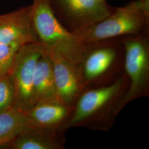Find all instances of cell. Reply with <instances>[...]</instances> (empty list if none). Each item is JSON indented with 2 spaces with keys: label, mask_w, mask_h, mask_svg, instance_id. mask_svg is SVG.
Here are the masks:
<instances>
[{
  "label": "cell",
  "mask_w": 149,
  "mask_h": 149,
  "mask_svg": "<svg viewBox=\"0 0 149 149\" xmlns=\"http://www.w3.org/2000/svg\"><path fill=\"white\" fill-rule=\"evenodd\" d=\"M123 41L129 87L118 104V114L130 102L149 96V33L123 37Z\"/></svg>",
  "instance_id": "cell-5"
},
{
  "label": "cell",
  "mask_w": 149,
  "mask_h": 149,
  "mask_svg": "<svg viewBox=\"0 0 149 149\" xmlns=\"http://www.w3.org/2000/svg\"><path fill=\"white\" fill-rule=\"evenodd\" d=\"M149 0H136L116 8L104 19L76 33L90 43L149 33Z\"/></svg>",
  "instance_id": "cell-4"
},
{
  "label": "cell",
  "mask_w": 149,
  "mask_h": 149,
  "mask_svg": "<svg viewBox=\"0 0 149 149\" xmlns=\"http://www.w3.org/2000/svg\"><path fill=\"white\" fill-rule=\"evenodd\" d=\"M33 95L35 104L42 102L59 100L52 65L45 52L38 59L36 65L33 84Z\"/></svg>",
  "instance_id": "cell-12"
},
{
  "label": "cell",
  "mask_w": 149,
  "mask_h": 149,
  "mask_svg": "<svg viewBox=\"0 0 149 149\" xmlns=\"http://www.w3.org/2000/svg\"><path fill=\"white\" fill-rule=\"evenodd\" d=\"M32 7L34 27L45 52L59 54L77 65L86 43L76 33L61 24L51 10L48 0H33Z\"/></svg>",
  "instance_id": "cell-3"
},
{
  "label": "cell",
  "mask_w": 149,
  "mask_h": 149,
  "mask_svg": "<svg viewBox=\"0 0 149 149\" xmlns=\"http://www.w3.org/2000/svg\"><path fill=\"white\" fill-rule=\"evenodd\" d=\"M54 15L71 32L77 33L106 18L116 9L105 0H48Z\"/></svg>",
  "instance_id": "cell-6"
},
{
  "label": "cell",
  "mask_w": 149,
  "mask_h": 149,
  "mask_svg": "<svg viewBox=\"0 0 149 149\" xmlns=\"http://www.w3.org/2000/svg\"><path fill=\"white\" fill-rule=\"evenodd\" d=\"M39 42L29 43L21 46L16 54L10 74L15 90L14 106L22 111L35 105L33 95V84L36 65L44 53Z\"/></svg>",
  "instance_id": "cell-7"
},
{
  "label": "cell",
  "mask_w": 149,
  "mask_h": 149,
  "mask_svg": "<svg viewBox=\"0 0 149 149\" xmlns=\"http://www.w3.org/2000/svg\"><path fill=\"white\" fill-rule=\"evenodd\" d=\"M21 46L0 43V77L11 73L16 54Z\"/></svg>",
  "instance_id": "cell-15"
},
{
  "label": "cell",
  "mask_w": 149,
  "mask_h": 149,
  "mask_svg": "<svg viewBox=\"0 0 149 149\" xmlns=\"http://www.w3.org/2000/svg\"><path fill=\"white\" fill-rule=\"evenodd\" d=\"M15 86L10 74L0 77V113L14 106Z\"/></svg>",
  "instance_id": "cell-14"
},
{
  "label": "cell",
  "mask_w": 149,
  "mask_h": 149,
  "mask_svg": "<svg viewBox=\"0 0 149 149\" xmlns=\"http://www.w3.org/2000/svg\"><path fill=\"white\" fill-rule=\"evenodd\" d=\"M128 87V77L123 72L108 85L85 89L74 103L66 130L83 128L108 132L119 114L118 104Z\"/></svg>",
  "instance_id": "cell-1"
},
{
  "label": "cell",
  "mask_w": 149,
  "mask_h": 149,
  "mask_svg": "<svg viewBox=\"0 0 149 149\" xmlns=\"http://www.w3.org/2000/svg\"><path fill=\"white\" fill-rule=\"evenodd\" d=\"M123 38L86 43L77 65L85 89L108 85L124 72Z\"/></svg>",
  "instance_id": "cell-2"
},
{
  "label": "cell",
  "mask_w": 149,
  "mask_h": 149,
  "mask_svg": "<svg viewBox=\"0 0 149 149\" xmlns=\"http://www.w3.org/2000/svg\"><path fill=\"white\" fill-rule=\"evenodd\" d=\"M73 109L74 106L56 100L38 103L23 112L27 126L55 128L66 132Z\"/></svg>",
  "instance_id": "cell-10"
},
{
  "label": "cell",
  "mask_w": 149,
  "mask_h": 149,
  "mask_svg": "<svg viewBox=\"0 0 149 149\" xmlns=\"http://www.w3.org/2000/svg\"><path fill=\"white\" fill-rule=\"evenodd\" d=\"M45 53L52 65L59 100L67 104L74 106L79 96L85 90L77 65L59 54Z\"/></svg>",
  "instance_id": "cell-8"
},
{
  "label": "cell",
  "mask_w": 149,
  "mask_h": 149,
  "mask_svg": "<svg viewBox=\"0 0 149 149\" xmlns=\"http://www.w3.org/2000/svg\"><path fill=\"white\" fill-rule=\"evenodd\" d=\"M27 126L24 113L15 107L0 113V148H6Z\"/></svg>",
  "instance_id": "cell-13"
},
{
  "label": "cell",
  "mask_w": 149,
  "mask_h": 149,
  "mask_svg": "<svg viewBox=\"0 0 149 149\" xmlns=\"http://www.w3.org/2000/svg\"><path fill=\"white\" fill-rule=\"evenodd\" d=\"M65 132L55 128L27 126L7 149H64Z\"/></svg>",
  "instance_id": "cell-11"
},
{
  "label": "cell",
  "mask_w": 149,
  "mask_h": 149,
  "mask_svg": "<svg viewBox=\"0 0 149 149\" xmlns=\"http://www.w3.org/2000/svg\"><path fill=\"white\" fill-rule=\"evenodd\" d=\"M39 42L32 18V5L0 15V43L21 46Z\"/></svg>",
  "instance_id": "cell-9"
}]
</instances>
